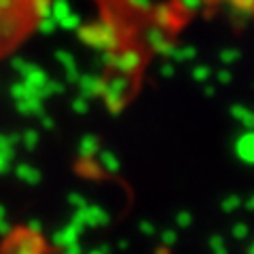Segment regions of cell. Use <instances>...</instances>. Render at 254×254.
<instances>
[{
  "mask_svg": "<svg viewBox=\"0 0 254 254\" xmlns=\"http://www.w3.org/2000/svg\"><path fill=\"white\" fill-rule=\"evenodd\" d=\"M225 2H229L231 6H235V9L246 11V13L254 11V0H225Z\"/></svg>",
  "mask_w": 254,
  "mask_h": 254,
  "instance_id": "9c48e42d",
  "label": "cell"
},
{
  "mask_svg": "<svg viewBox=\"0 0 254 254\" xmlns=\"http://www.w3.org/2000/svg\"><path fill=\"white\" fill-rule=\"evenodd\" d=\"M237 153L246 161H254V131H246L244 136L237 140Z\"/></svg>",
  "mask_w": 254,
  "mask_h": 254,
  "instance_id": "277c9868",
  "label": "cell"
},
{
  "mask_svg": "<svg viewBox=\"0 0 254 254\" xmlns=\"http://www.w3.org/2000/svg\"><path fill=\"white\" fill-rule=\"evenodd\" d=\"M218 58H220V62L222 64H233V62H237L240 60V51H235V49H227V51H220L218 53Z\"/></svg>",
  "mask_w": 254,
  "mask_h": 254,
  "instance_id": "30bf717a",
  "label": "cell"
},
{
  "mask_svg": "<svg viewBox=\"0 0 254 254\" xmlns=\"http://www.w3.org/2000/svg\"><path fill=\"white\" fill-rule=\"evenodd\" d=\"M81 32V41L87 43L93 49H100V51H106V53H113L117 47H119V32L117 26L108 19H102V21H95L89 23L78 30Z\"/></svg>",
  "mask_w": 254,
  "mask_h": 254,
  "instance_id": "7a4b0ae2",
  "label": "cell"
},
{
  "mask_svg": "<svg viewBox=\"0 0 254 254\" xmlns=\"http://www.w3.org/2000/svg\"><path fill=\"white\" fill-rule=\"evenodd\" d=\"M185 6H189V9H199V6L203 4V0H180Z\"/></svg>",
  "mask_w": 254,
  "mask_h": 254,
  "instance_id": "7c38bea8",
  "label": "cell"
},
{
  "mask_svg": "<svg viewBox=\"0 0 254 254\" xmlns=\"http://www.w3.org/2000/svg\"><path fill=\"white\" fill-rule=\"evenodd\" d=\"M106 62L113 68H119L121 72H133L140 68V53L138 51H113L106 53Z\"/></svg>",
  "mask_w": 254,
  "mask_h": 254,
  "instance_id": "3957f363",
  "label": "cell"
},
{
  "mask_svg": "<svg viewBox=\"0 0 254 254\" xmlns=\"http://www.w3.org/2000/svg\"><path fill=\"white\" fill-rule=\"evenodd\" d=\"M195 55H197L195 47H174L170 58H172L174 62H190V60L195 58Z\"/></svg>",
  "mask_w": 254,
  "mask_h": 254,
  "instance_id": "52a82bcc",
  "label": "cell"
},
{
  "mask_svg": "<svg viewBox=\"0 0 254 254\" xmlns=\"http://www.w3.org/2000/svg\"><path fill=\"white\" fill-rule=\"evenodd\" d=\"M83 91H87L89 95H102V91H104V81L98 76H85L83 78Z\"/></svg>",
  "mask_w": 254,
  "mask_h": 254,
  "instance_id": "8992f818",
  "label": "cell"
},
{
  "mask_svg": "<svg viewBox=\"0 0 254 254\" xmlns=\"http://www.w3.org/2000/svg\"><path fill=\"white\" fill-rule=\"evenodd\" d=\"M51 11V0H0V58L13 51Z\"/></svg>",
  "mask_w": 254,
  "mask_h": 254,
  "instance_id": "6da1fadb",
  "label": "cell"
},
{
  "mask_svg": "<svg viewBox=\"0 0 254 254\" xmlns=\"http://www.w3.org/2000/svg\"><path fill=\"white\" fill-rule=\"evenodd\" d=\"M216 78H218V83L220 85H229V83H231V72H229V70L227 68H222V70H218V74H216Z\"/></svg>",
  "mask_w": 254,
  "mask_h": 254,
  "instance_id": "8fae6325",
  "label": "cell"
},
{
  "mask_svg": "<svg viewBox=\"0 0 254 254\" xmlns=\"http://www.w3.org/2000/svg\"><path fill=\"white\" fill-rule=\"evenodd\" d=\"M161 74L163 76H172L174 74V64H163V66H161Z\"/></svg>",
  "mask_w": 254,
  "mask_h": 254,
  "instance_id": "4fadbf2b",
  "label": "cell"
},
{
  "mask_svg": "<svg viewBox=\"0 0 254 254\" xmlns=\"http://www.w3.org/2000/svg\"><path fill=\"white\" fill-rule=\"evenodd\" d=\"M231 115H233L248 131H254V110L246 108V106H242V104H237V106L231 108Z\"/></svg>",
  "mask_w": 254,
  "mask_h": 254,
  "instance_id": "5b68a950",
  "label": "cell"
},
{
  "mask_svg": "<svg viewBox=\"0 0 254 254\" xmlns=\"http://www.w3.org/2000/svg\"><path fill=\"white\" fill-rule=\"evenodd\" d=\"M190 74H193V78H195L197 83H201V85H203V83L210 78L212 70H210L208 66H195V68H193V72H190Z\"/></svg>",
  "mask_w": 254,
  "mask_h": 254,
  "instance_id": "ba28073f",
  "label": "cell"
}]
</instances>
